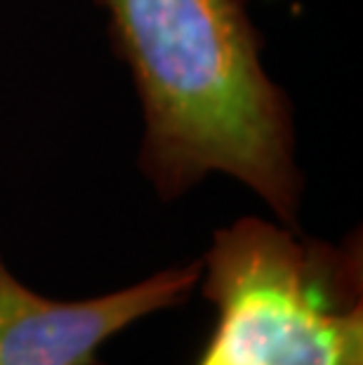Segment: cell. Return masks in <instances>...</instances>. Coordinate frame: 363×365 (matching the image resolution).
<instances>
[{"label":"cell","instance_id":"3957f363","mask_svg":"<svg viewBox=\"0 0 363 365\" xmlns=\"http://www.w3.org/2000/svg\"><path fill=\"white\" fill-rule=\"evenodd\" d=\"M198 281L200 262H191L109 294L61 302L26 287L0 257V365H92L104 341L187 302Z\"/></svg>","mask_w":363,"mask_h":365},{"label":"cell","instance_id":"6da1fadb","mask_svg":"<svg viewBox=\"0 0 363 365\" xmlns=\"http://www.w3.org/2000/svg\"><path fill=\"white\" fill-rule=\"evenodd\" d=\"M144 108L140 168L173 200L210 173L257 193L297 227L302 175L283 90L260 61L245 0H95Z\"/></svg>","mask_w":363,"mask_h":365},{"label":"cell","instance_id":"7a4b0ae2","mask_svg":"<svg viewBox=\"0 0 363 365\" xmlns=\"http://www.w3.org/2000/svg\"><path fill=\"white\" fill-rule=\"evenodd\" d=\"M218 312L194 365H363L361 245L243 217L200 259Z\"/></svg>","mask_w":363,"mask_h":365}]
</instances>
